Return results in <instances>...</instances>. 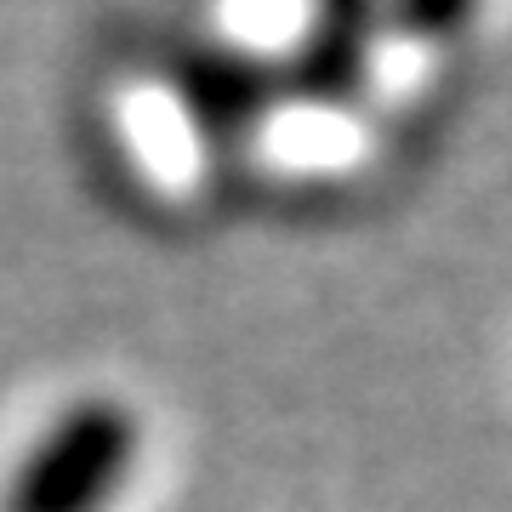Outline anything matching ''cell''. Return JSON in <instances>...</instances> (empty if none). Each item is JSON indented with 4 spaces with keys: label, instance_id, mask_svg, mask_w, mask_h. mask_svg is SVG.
<instances>
[{
    "label": "cell",
    "instance_id": "6da1fadb",
    "mask_svg": "<svg viewBox=\"0 0 512 512\" xmlns=\"http://www.w3.org/2000/svg\"><path fill=\"white\" fill-rule=\"evenodd\" d=\"M137 461V421L114 399H80L6 478V512H103Z\"/></svg>",
    "mask_w": 512,
    "mask_h": 512
},
{
    "label": "cell",
    "instance_id": "7a4b0ae2",
    "mask_svg": "<svg viewBox=\"0 0 512 512\" xmlns=\"http://www.w3.org/2000/svg\"><path fill=\"white\" fill-rule=\"evenodd\" d=\"M365 29H370V0H319V18L302 46V80L319 97H342L359 80L365 63Z\"/></svg>",
    "mask_w": 512,
    "mask_h": 512
},
{
    "label": "cell",
    "instance_id": "3957f363",
    "mask_svg": "<svg viewBox=\"0 0 512 512\" xmlns=\"http://www.w3.org/2000/svg\"><path fill=\"white\" fill-rule=\"evenodd\" d=\"M393 12H399L404 29H416V35H450L467 12H473V0H393Z\"/></svg>",
    "mask_w": 512,
    "mask_h": 512
}]
</instances>
